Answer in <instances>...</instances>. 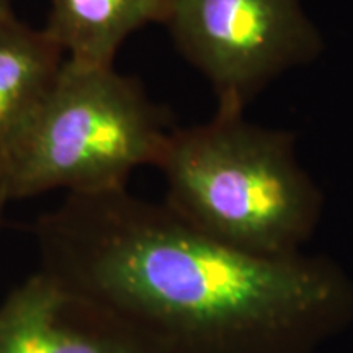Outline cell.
Here are the masks:
<instances>
[{
	"instance_id": "6da1fadb",
	"label": "cell",
	"mask_w": 353,
	"mask_h": 353,
	"mask_svg": "<svg viewBox=\"0 0 353 353\" xmlns=\"http://www.w3.org/2000/svg\"><path fill=\"white\" fill-rule=\"evenodd\" d=\"M33 237L39 270L164 353H317L353 322V280L335 260L247 252L128 188L68 193Z\"/></svg>"
},
{
	"instance_id": "7a4b0ae2",
	"label": "cell",
	"mask_w": 353,
	"mask_h": 353,
	"mask_svg": "<svg viewBox=\"0 0 353 353\" xmlns=\"http://www.w3.org/2000/svg\"><path fill=\"white\" fill-rule=\"evenodd\" d=\"M156 167L164 203L214 239L270 257L303 254L324 211V193L296 157L293 132L219 112L174 128Z\"/></svg>"
},
{
	"instance_id": "9c48e42d",
	"label": "cell",
	"mask_w": 353,
	"mask_h": 353,
	"mask_svg": "<svg viewBox=\"0 0 353 353\" xmlns=\"http://www.w3.org/2000/svg\"><path fill=\"white\" fill-rule=\"evenodd\" d=\"M7 203H8V198H7L6 188H3V183H2V176H0V224H2L3 208H6V205H7Z\"/></svg>"
},
{
	"instance_id": "277c9868",
	"label": "cell",
	"mask_w": 353,
	"mask_h": 353,
	"mask_svg": "<svg viewBox=\"0 0 353 353\" xmlns=\"http://www.w3.org/2000/svg\"><path fill=\"white\" fill-rule=\"evenodd\" d=\"M164 26L219 112L245 113L275 79L324 51L301 0H169Z\"/></svg>"
},
{
	"instance_id": "52a82bcc",
	"label": "cell",
	"mask_w": 353,
	"mask_h": 353,
	"mask_svg": "<svg viewBox=\"0 0 353 353\" xmlns=\"http://www.w3.org/2000/svg\"><path fill=\"white\" fill-rule=\"evenodd\" d=\"M65 56L41 30L0 19V154L32 118Z\"/></svg>"
},
{
	"instance_id": "8992f818",
	"label": "cell",
	"mask_w": 353,
	"mask_h": 353,
	"mask_svg": "<svg viewBox=\"0 0 353 353\" xmlns=\"http://www.w3.org/2000/svg\"><path fill=\"white\" fill-rule=\"evenodd\" d=\"M169 0H50L43 32L81 64L113 68L121 44L148 25H164Z\"/></svg>"
},
{
	"instance_id": "5b68a950",
	"label": "cell",
	"mask_w": 353,
	"mask_h": 353,
	"mask_svg": "<svg viewBox=\"0 0 353 353\" xmlns=\"http://www.w3.org/2000/svg\"><path fill=\"white\" fill-rule=\"evenodd\" d=\"M0 353H164L143 330L38 270L0 304Z\"/></svg>"
},
{
	"instance_id": "ba28073f",
	"label": "cell",
	"mask_w": 353,
	"mask_h": 353,
	"mask_svg": "<svg viewBox=\"0 0 353 353\" xmlns=\"http://www.w3.org/2000/svg\"><path fill=\"white\" fill-rule=\"evenodd\" d=\"M10 15H15L10 0H0V19H7Z\"/></svg>"
},
{
	"instance_id": "3957f363",
	"label": "cell",
	"mask_w": 353,
	"mask_h": 353,
	"mask_svg": "<svg viewBox=\"0 0 353 353\" xmlns=\"http://www.w3.org/2000/svg\"><path fill=\"white\" fill-rule=\"evenodd\" d=\"M169 110L136 77L64 59L41 103L0 154L8 201L51 190L128 188L132 172L156 167L174 130Z\"/></svg>"
}]
</instances>
